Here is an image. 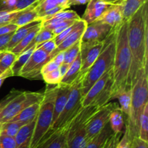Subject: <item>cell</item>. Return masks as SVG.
<instances>
[{
    "mask_svg": "<svg viewBox=\"0 0 148 148\" xmlns=\"http://www.w3.org/2000/svg\"><path fill=\"white\" fill-rule=\"evenodd\" d=\"M80 45H81V40L78 41L76 43L74 44L69 48L64 51V62L68 64H71L77 57L80 52Z\"/></svg>",
    "mask_w": 148,
    "mask_h": 148,
    "instance_id": "34",
    "label": "cell"
},
{
    "mask_svg": "<svg viewBox=\"0 0 148 148\" xmlns=\"http://www.w3.org/2000/svg\"><path fill=\"white\" fill-rule=\"evenodd\" d=\"M81 63L82 60H81V55L79 52L76 59L70 64L67 72L62 77L60 84L64 85H71L81 73Z\"/></svg>",
    "mask_w": 148,
    "mask_h": 148,
    "instance_id": "22",
    "label": "cell"
},
{
    "mask_svg": "<svg viewBox=\"0 0 148 148\" xmlns=\"http://www.w3.org/2000/svg\"><path fill=\"white\" fill-rule=\"evenodd\" d=\"M17 0H0V11H14Z\"/></svg>",
    "mask_w": 148,
    "mask_h": 148,
    "instance_id": "44",
    "label": "cell"
},
{
    "mask_svg": "<svg viewBox=\"0 0 148 148\" xmlns=\"http://www.w3.org/2000/svg\"><path fill=\"white\" fill-rule=\"evenodd\" d=\"M148 0H124L122 4L123 20L128 21L132 16Z\"/></svg>",
    "mask_w": 148,
    "mask_h": 148,
    "instance_id": "27",
    "label": "cell"
},
{
    "mask_svg": "<svg viewBox=\"0 0 148 148\" xmlns=\"http://www.w3.org/2000/svg\"><path fill=\"white\" fill-rule=\"evenodd\" d=\"M10 76H13L12 75V72L11 71V68H9L8 70L5 71L4 72H3L1 73V75H0V88H1V85H2L3 82L4 81V80Z\"/></svg>",
    "mask_w": 148,
    "mask_h": 148,
    "instance_id": "50",
    "label": "cell"
},
{
    "mask_svg": "<svg viewBox=\"0 0 148 148\" xmlns=\"http://www.w3.org/2000/svg\"><path fill=\"white\" fill-rule=\"evenodd\" d=\"M87 23L82 20V18L79 20H78L77 22L76 26L75 27V28L70 32L69 35L61 42V44L59 45H58L56 46V49L50 54V55L48 56L47 59H46L45 63H46L47 62H49V60L53 58V57L56 55V54L59 53L61 52H64V50H66L67 48H69V46H71L72 45H73L74 44L76 43L78 41L81 40V38H82V35H83L84 32H85V28H86ZM44 63V64H45Z\"/></svg>",
    "mask_w": 148,
    "mask_h": 148,
    "instance_id": "15",
    "label": "cell"
},
{
    "mask_svg": "<svg viewBox=\"0 0 148 148\" xmlns=\"http://www.w3.org/2000/svg\"><path fill=\"white\" fill-rule=\"evenodd\" d=\"M3 73V72H1V71H0V75H1V73Z\"/></svg>",
    "mask_w": 148,
    "mask_h": 148,
    "instance_id": "56",
    "label": "cell"
},
{
    "mask_svg": "<svg viewBox=\"0 0 148 148\" xmlns=\"http://www.w3.org/2000/svg\"><path fill=\"white\" fill-rule=\"evenodd\" d=\"M143 140L148 142V102L145 105L139 123V136Z\"/></svg>",
    "mask_w": 148,
    "mask_h": 148,
    "instance_id": "31",
    "label": "cell"
},
{
    "mask_svg": "<svg viewBox=\"0 0 148 148\" xmlns=\"http://www.w3.org/2000/svg\"><path fill=\"white\" fill-rule=\"evenodd\" d=\"M1 107H0V113H1ZM0 125H1V122H0Z\"/></svg>",
    "mask_w": 148,
    "mask_h": 148,
    "instance_id": "55",
    "label": "cell"
},
{
    "mask_svg": "<svg viewBox=\"0 0 148 148\" xmlns=\"http://www.w3.org/2000/svg\"><path fill=\"white\" fill-rule=\"evenodd\" d=\"M0 148H16L14 137L0 134Z\"/></svg>",
    "mask_w": 148,
    "mask_h": 148,
    "instance_id": "39",
    "label": "cell"
},
{
    "mask_svg": "<svg viewBox=\"0 0 148 148\" xmlns=\"http://www.w3.org/2000/svg\"><path fill=\"white\" fill-rule=\"evenodd\" d=\"M40 103H35V104H31L26 108L23 109L17 115L14 116L13 118H12L8 122L23 121L29 123L37 116L39 109H40Z\"/></svg>",
    "mask_w": 148,
    "mask_h": 148,
    "instance_id": "24",
    "label": "cell"
},
{
    "mask_svg": "<svg viewBox=\"0 0 148 148\" xmlns=\"http://www.w3.org/2000/svg\"><path fill=\"white\" fill-rule=\"evenodd\" d=\"M56 44L54 42L53 39L51 40L43 42V43L40 44L36 45V49H41L44 52H46L48 55H50L53 50L56 48Z\"/></svg>",
    "mask_w": 148,
    "mask_h": 148,
    "instance_id": "41",
    "label": "cell"
},
{
    "mask_svg": "<svg viewBox=\"0 0 148 148\" xmlns=\"http://www.w3.org/2000/svg\"><path fill=\"white\" fill-rule=\"evenodd\" d=\"M115 55V31L112 29L104 41V46L101 54L90 68L85 71L82 80V97L89 91L92 85L104 75L111 71L114 65Z\"/></svg>",
    "mask_w": 148,
    "mask_h": 148,
    "instance_id": "4",
    "label": "cell"
},
{
    "mask_svg": "<svg viewBox=\"0 0 148 148\" xmlns=\"http://www.w3.org/2000/svg\"><path fill=\"white\" fill-rule=\"evenodd\" d=\"M20 11H0V26L11 23Z\"/></svg>",
    "mask_w": 148,
    "mask_h": 148,
    "instance_id": "37",
    "label": "cell"
},
{
    "mask_svg": "<svg viewBox=\"0 0 148 148\" xmlns=\"http://www.w3.org/2000/svg\"><path fill=\"white\" fill-rule=\"evenodd\" d=\"M42 23H43V20H42L41 23H38L36 26H34L33 29L27 33V36L24 38L23 39H22L15 46L12 48L11 49V52H13L14 54H15L16 55H18L21 53L23 51H24L29 45L30 44V43L32 42V41L33 40V39L35 38L36 35L37 34L38 32L40 30V28H42Z\"/></svg>",
    "mask_w": 148,
    "mask_h": 148,
    "instance_id": "26",
    "label": "cell"
},
{
    "mask_svg": "<svg viewBox=\"0 0 148 148\" xmlns=\"http://www.w3.org/2000/svg\"><path fill=\"white\" fill-rule=\"evenodd\" d=\"M112 133L113 131L109 123H108L105 127L100 131V133H98L88 142L85 148H102L106 139Z\"/></svg>",
    "mask_w": 148,
    "mask_h": 148,
    "instance_id": "28",
    "label": "cell"
},
{
    "mask_svg": "<svg viewBox=\"0 0 148 148\" xmlns=\"http://www.w3.org/2000/svg\"><path fill=\"white\" fill-rule=\"evenodd\" d=\"M26 123H27L23 121L7 122V123H1L0 134L14 137L17 132L19 131V130Z\"/></svg>",
    "mask_w": 148,
    "mask_h": 148,
    "instance_id": "29",
    "label": "cell"
},
{
    "mask_svg": "<svg viewBox=\"0 0 148 148\" xmlns=\"http://www.w3.org/2000/svg\"><path fill=\"white\" fill-rule=\"evenodd\" d=\"M59 65H58L56 62L51 59V60H49V62H47L43 65L41 71H40V73H41V75H43V74H46L47 73H49L51 71H53L54 70L57 69V68H59Z\"/></svg>",
    "mask_w": 148,
    "mask_h": 148,
    "instance_id": "46",
    "label": "cell"
},
{
    "mask_svg": "<svg viewBox=\"0 0 148 148\" xmlns=\"http://www.w3.org/2000/svg\"><path fill=\"white\" fill-rule=\"evenodd\" d=\"M114 83L113 70L101 76L82 99V107L97 105L102 107L110 101L111 89Z\"/></svg>",
    "mask_w": 148,
    "mask_h": 148,
    "instance_id": "9",
    "label": "cell"
},
{
    "mask_svg": "<svg viewBox=\"0 0 148 148\" xmlns=\"http://www.w3.org/2000/svg\"><path fill=\"white\" fill-rule=\"evenodd\" d=\"M17 55L11 51H0V71L4 72L12 67Z\"/></svg>",
    "mask_w": 148,
    "mask_h": 148,
    "instance_id": "33",
    "label": "cell"
},
{
    "mask_svg": "<svg viewBox=\"0 0 148 148\" xmlns=\"http://www.w3.org/2000/svg\"><path fill=\"white\" fill-rule=\"evenodd\" d=\"M118 107L116 104L107 103L99 107L89 118L86 125V132L90 140L100 133L108 123L111 111Z\"/></svg>",
    "mask_w": 148,
    "mask_h": 148,
    "instance_id": "10",
    "label": "cell"
},
{
    "mask_svg": "<svg viewBox=\"0 0 148 148\" xmlns=\"http://www.w3.org/2000/svg\"><path fill=\"white\" fill-rule=\"evenodd\" d=\"M127 37L132 55L130 83L132 87L137 73L148 65V2L127 21Z\"/></svg>",
    "mask_w": 148,
    "mask_h": 148,
    "instance_id": "1",
    "label": "cell"
},
{
    "mask_svg": "<svg viewBox=\"0 0 148 148\" xmlns=\"http://www.w3.org/2000/svg\"><path fill=\"white\" fill-rule=\"evenodd\" d=\"M110 5L111 4L104 2L101 0H90L88 3V6L82 19L87 24H90L98 20Z\"/></svg>",
    "mask_w": 148,
    "mask_h": 148,
    "instance_id": "17",
    "label": "cell"
},
{
    "mask_svg": "<svg viewBox=\"0 0 148 148\" xmlns=\"http://www.w3.org/2000/svg\"><path fill=\"white\" fill-rule=\"evenodd\" d=\"M48 55L41 49H36L20 72V76L29 79L42 78L40 71L47 59Z\"/></svg>",
    "mask_w": 148,
    "mask_h": 148,
    "instance_id": "11",
    "label": "cell"
},
{
    "mask_svg": "<svg viewBox=\"0 0 148 148\" xmlns=\"http://www.w3.org/2000/svg\"><path fill=\"white\" fill-rule=\"evenodd\" d=\"M130 148H148L147 142L143 140L140 137H134L132 140L131 147Z\"/></svg>",
    "mask_w": 148,
    "mask_h": 148,
    "instance_id": "48",
    "label": "cell"
},
{
    "mask_svg": "<svg viewBox=\"0 0 148 148\" xmlns=\"http://www.w3.org/2000/svg\"><path fill=\"white\" fill-rule=\"evenodd\" d=\"M106 3H108L109 4H123L124 0H101Z\"/></svg>",
    "mask_w": 148,
    "mask_h": 148,
    "instance_id": "54",
    "label": "cell"
},
{
    "mask_svg": "<svg viewBox=\"0 0 148 148\" xmlns=\"http://www.w3.org/2000/svg\"><path fill=\"white\" fill-rule=\"evenodd\" d=\"M17 28L18 27L13 23H9V24L4 25V26H0V36L14 33Z\"/></svg>",
    "mask_w": 148,
    "mask_h": 148,
    "instance_id": "47",
    "label": "cell"
},
{
    "mask_svg": "<svg viewBox=\"0 0 148 148\" xmlns=\"http://www.w3.org/2000/svg\"><path fill=\"white\" fill-rule=\"evenodd\" d=\"M69 120L60 128L49 132L36 148H65Z\"/></svg>",
    "mask_w": 148,
    "mask_h": 148,
    "instance_id": "13",
    "label": "cell"
},
{
    "mask_svg": "<svg viewBox=\"0 0 148 148\" xmlns=\"http://www.w3.org/2000/svg\"><path fill=\"white\" fill-rule=\"evenodd\" d=\"M104 41L95 42L81 41V72L88 71L96 60L103 48Z\"/></svg>",
    "mask_w": 148,
    "mask_h": 148,
    "instance_id": "12",
    "label": "cell"
},
{
    "mask_svg": "<svg viewBox=\"0 0 148 148\" xmlns=\"http://www.w3.org/2000/svg\"><path fill=\"white\" fill-rule=\"evenodd\" d=\"M41 19H38V20H35V21L31 22V23H28V24L25 25V26L19 27L14 32L11 39H10V42H9L8 44L6 46V47L4 48L3 50H11V49H12L14 46H15L22 39H23L26 36H27V33L34 28L35 26H36V25L38 24V23H41Z\"/></svg>",
    "mask_w": 148,
    "mask_h": 148,
    "instance_id": "21",
    "label": "cell"
},
{
    "mask_svg": "<svg viewBox=\"0 0 148 148\" xmlns=\"http://www.w3.org/2000/svg\"><path fill=\"white\" fill-rule=\"evenodd\" d=\"M39 0H17V4L14 8V11H20L25 10L30 6L33 5Z\"/></svg>",
    "mask_w": 148,
    "mask_h": 148,
    "instance_id": "45",
    "label": "cell"
},
{
    "mask_svg": "<svg viewBox=\"0 0 148 148\" xmlns=\"http://www.w3.org/2000/svg\"><path fill=\"white\" fill-rule=\"evenodd\" d=\"M85 72H81L77 78L71 84L70 93L68 97L67 102L64 107L63 110L60 113L53 126L50 129L51 131L55 130L58 128L62 127L63 125L72 120V118L82 107V86Z\"/></svg>",
    "mask_w": 148,
    "mask_h": 148,
    "instance_id": "8",
    "label": "cell"
},
{
    "mask_svg": "<svg viewBox=\"0 0 148 148\" xmlns=\"http://www.w3.org/2000/svg\"><path fill=\"white\" fill-rule=\"evenodd\" d=\"M36 117L33 120L24 125L14 136L16 148H30L32 136L36 124Z\"/></svg>",
    "mask_w": 148,
    "mask_h": 148,
    "instance_id": "19",
    "label": "cell"
},
{
    "mask_svg": "<svg viewBox=\"0 0 148 148\" xmlns=\"http://www.w3.org/2000/svg\"><path fill=\"white\" fill-rule=\"evenodd\" d=\"M113 29L115 31V55L112 68L114 83L110 101L121 91L132 89L130 83L132 55L127 37V21H123Z\"/></svg>",
    "mask_w": 148,
    "mask_h": 148,
    "instance_id": "2",
    "label": "cell"
},
{
    "mask_svg": "<svg viewBox=\"0 0 148 148\" xmlns=\"http://www.w3.org/2000/svg\"><path fill=\"white\" fill-rule=\"evenodd\" d=\"M43 99V93L15 91L12 95V92L10 97H7L3 102H0V122L4 123L10 121L23 109L35 103H40Z\"/></svg>",
    "mask_w": 148,
    "mask_h": 148,
    "instance_id": "7",
    "label": "cell"
},
{
    "mask_svg": "<svg viewBox=\"0 0 148 148\" xmlns=\"http://www.w3.org/2000/svg\"><path fill=\"white\" fill-rule=\"evenodd\" d=\"M0 127H1V125H0Z\"/></svg>",
    "mask_w": 148,
    "mask_h": 148,
    "instance_id": "57",
    "label": "cell"
},
{
    "mask_svg": "<svg viewBox=\"0 0 148 148\" xmlns=\"http://www.w3.org/2000/svg\"><path fill=\"white\" fill-rule=\"evenodd\" d=\"M108 123L114 133H124L125 129L124 113H122L119 107H116L111 111Z\"/></svg>",
    "mask_w": 148,
    "mask_h": 148,
    "instance_id": "23",
    "label": "cell"
},
{
    "mask_svg": "<svg viewBox=\"0 0 148 148\" xmlns=\"http://www.w3.org/2000/svg\"><path fill=\"white\" fill-rule=\"evenodd\" d=\"M36 46H31L29 49L24 50L23 52H22L20 55H17V58L14 60V63L12 65L11 71L12 72V75H16V76H20V72H21L22 69L24 67V65H25V63L27 62V61L28 60V59L30 58V57L31 56V55L33 54V52H34V50L36 49Z\"/></svg>",
    "mask_w": 148,
    "mask_h": 148,
    "instance_id": "25",
    "label": "cell"
},
{
    "mask_svg": "<svg viewBox=\"0 0 148 148\" xmlns=\"http://www.w3.org/2000/svg\"><path fill=\"white\" fill-rule=\"evenodd\" d=\"M13 33H8V34L1 35V36H0V51L3 50V49L6 47V46L8 44L10 39H11Z\"/></svg>",
    "mask_w": 148,
    "mask_h": 148,
    "instance_id": "49",
    "label": "cell"
},
{
    "mask_svg": "<svg viewBox=\"0 0 148 148\" xmlns=\"http://www.w3.org/2000/svg\"><path fill=\"white\" fill-rule=\"evenodd\" d=\"M90 0H69L68 4L69 7L72 5H82V4H88Z\"/></svg>",
    "mask_w": 148,
    "mask_h": 148,
    "instance_id": "53",
    "label": "cell"
},
{
    "mask_svg": "<svg viewBox=\"0 0 148 148\" xmlns=\"http://www.w3.org/2000/svg\"><path fill=\"white\" fill-rule=\"evenodd\" d=\"M39 1H38L37 2L28 7L27 8L21 10L20 12L14 17V20L12 21L11 23L16 25L19 28L40 19L39 18L38 13V11L36 9V5L38 4Z\"/></svg>",
    "mask_w": 148,
    "mask_h": 148,
    "instance_id": "20",
    "label": "cell"
},
{
    "mask_svg": "<svg viewBox=\"0 0 148 148\" xmlns=\"http://www.w3.org/2000/svg\"><path fill=\"white\" fill-rule=\"evenodd\" d=\"M76 21H77V20H65V21L62 22V23H61L60 24L58 25V26H56V27L55 28L53 29L52 31H53V33H54L55 36H57V35H59V33H62V31H64L65 29H66L67 28H69V26H71L72 25H73Z\"/></svg>",
    "mask_w": 148,
    "mask_h": 148,
    "instance_id": "43",
    "label": "cell"
},
{
    "mask_svg": "<svg viewBox=\"0 0 148 148\" xmlns=\"http://www.w3.org/2000/svg\"><path fill=\"white\" fill-rule=\"evenodd\" d=\"M99 106L82 107L69 122L65 148H85L90 139L86 132V125L90 118Z\"/></svg>",
    "mask_w": 148,
    "mask_h": 148,
    "instance_id": "6",
    "label": "cell"
},
{
    "mask_svg": "<svg viewBox=\"0 0 148 148\" xmlns=\"http://www.w3.org/2000/svg\"><path fill=\"white\" fill-rule=\"evenodd\" d=\"M78 21V20H77ZM75 22V23H74L73 25H72L71 26H69V28H67L66 29H65L64 31H62V33H59V35H57V36H55L54 38H53V41H54V42L56 43V46H58V45H59L61 44V42L62 41L64 40V39H65V38L66 37V36H68V35L70 33V32L72 31V30H73L74 28H75V27L76 26V24H77V22Z\"/></svg>",
    "mask_w": 148,
    "mask_h": 148,
    "instance_id": "42",
    "label": "cell"
},
{
    "mask_svg": "<svg viewBox=\"0 0 148 148\" xmlns=\"http://www.w3.org/2000/svg\"><path fill=\"white\" fill-rule=\"evenodd\" d=\"M42 79L44 80L46 84H50V85H58V84H59L61 82V80H62V76H61L59 68L42 75Z\"/></svg>",
    "mask_w": 148,
    "mask_h": 148,
    "instance_id": "35",
    "label": "cell"
},
{
    "mask_svg": "<svg viewBox=\"0 0 148 148\" xmlns=\"http://www.w3.org/2000/svg\"><path fill=\"white\" fill-rule=\"evenodd\" d=\"M69 66H70V64L65 63V62H63V63H62L60 65H59V72H60L62 78V77H63L64 75L66 74V73L67 72Z\"/></svg>",
    "mask_w": 148,
    "mask_h": 148,
    "instance_id": "52",
    "label": "cell"
},
{
    "mask_svg": "<svg viewBox=\"0 0 148 148\" xmlns=\"http://www.w3.org/2000/svg\"><path fill=\"white\" fill-rule=\"evenodd\" d=\"M122 10V4H111L96 20L108 25L112 28H115L124 21Z\"/></svg>",
    "mask_w": 148,
    "mask_h": 148,
    "instance_id": "16",
    "label": "cell"
},
{
    "mask_svg": "<svg viewBox=\"0 0 148 148\" xmlns=\"http://www.w3.org/2000/svg\"><path fill=\"white\" fill-rule=\"evenodd\" d=\"M112 29L108 25L95 20L90 24H87L85 32L81 38V41H103L109 35Z\"/></svg>",
    "mask_w": 148,
    "mask_h": 148,
    "instance_id": "14",
    "label": "cell"
},
{
    "mask_svg": "<svg viewBox=\"0 0 148 148\" xmlns=\"http://www.w3.org/2000/svg\"><path fill=\"white\" fill-rule=\"evenodd\" d=\"M115 99H118L120 104L121 110L124 114L127 115V117L130 113L132 102V89H126L121 91L116 97Z\"/></svg>",
    "mask_w": 148,
    "mask_h": 148,
    "instance_id": "30",
    "label": "cell"
},
{
    "mask_svg": "<svg viewBox=\"0 0 148 148\" xmlns=\"http://www.w3.org/2000/svg\"><path fill=\"white\" fill-rule=\"evenodd\" d=\"M132 139L130 138V134H129L128 129L125 126V129L120 139L119 142H118L116 148H130L131 147Z\"/></svg>",
    "mask_w": 148,
    "mask_h": 148,
    "instance_id": "40",
    "label": "cell"
},
{
    "mask_svg": "<svg viewBox=\"0 0 148 148\" xmlns=\"http://www.w3.org/2000/svg\"><path fill=\"white\" fill-rule=\"evenodd\" d=\"M51 18H58V19H62V20H80L81 17H79V15H78L76 12L73 11V10H64L59 12H58L57 14L53 15L49 19Z\"/></svg>",
    "mask_w": 148,
    "mask_h": 148,
    "instance_id": "36",
    "label": "cell"
},
{
    "mask_svg": "<svg viewBox=\"0 0 148 148\" xmlns=\"http://www.w3.org/2000/svg\"><path fill=\"white\" fill-rule=\"evenodd\" d=\"M148 71L143 68L137 73L132 87V102L130 113L127 117L125 126L132 140L139 136V123L142 113L148 98Z\"/></svg>",
    "mask_w": 148,
    "mask_h": 148,
    "instance_id": "3",
    "label": "cell"
},
{
    "mask_svg": "<svg viewBox=\"0 0 148 148\" xmlns=\"http://www.w3.org/2000/svg\"><path fill=\"white\" fill-rule=\"evenodd\" d=\"M70 89L71 85H64V84H61L57 85V91H56V98H55L54 101L53 122H52L51 126L56 122L60 113L63 110L64 107L67 102L68 97H69V93H70Z\"/></svg>",
    "mask_w": 148,
    "mask_h": 148,
    "instance_id": "18",
    "label": "cell"
},
{
    "mask_svg": "<svg viewBox=\"0 0 148 148\" xmlns=\"http://www.w3.org/2000/svg\"><path fill=\"white\" fill-rule=\"evenodd\" d=\"M64 52H61L59 53L56 54L53 58H52V60L54 61L55 62L60 65L61 64L64 62Z\"/></svg>",
    "mask_w": 148,
    "mask_h": 148,
    "instance_id": "51",
    "label": "cell"
},
{
    "mask_svg": "<svg viewBox=\"0 0 148 148\" xmlns=\"http://www.w3.org/2000/svg\"><path fill=\"white\" fill-rule=\"evenodd\" d=\"M54 37H55V35L54 33H53L52 30H49V29L47 28H43V26H42L40 30L38 32L37 34L36 35L35 38L33 39V40L32 41L30 44L29 45V46L25 49V50L29 49V48H30L31 46H36V45L40 44L43 43V42L51 40V39H53Z\"/></svg>",
    "mask_w": 148,
    "mask_h": 148,
    "instance_id": "32",
    "label": "cell"
},
{
    "mask_svg": "<svg viewBox=\"0 0 148 148\" xmlns=\"http://www.w3.org/2000/svg\"><path fill=\"white\" fill-rule=\"evenodd\" d=\"M122 134L123 133H111L103 145L102 148H116L118 142H119Z\"/></svg>",
    "mask_w": 148,
    "mask_h": 148,
    "instance_id": "38",
    "label": "cell"
},
{
    "mask_svg": "<svg viewBox=\"0 0 148 148\" xmlns=\"http://www.w3.org/2000/svg\"><path fill=\"white\" fill-rule=\"evenodd\" d=\"M56 91L57 85L51 88H47L43 93V99L36 117L30 148L37 147L43 138L50 131L53 122V107Z\"/></svg>",
    "mask_w": 148,
    "mask_h": 148,
    "instance_id": "5",
    "label": "cell"
}]
</instances>
